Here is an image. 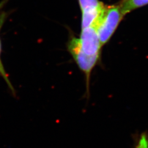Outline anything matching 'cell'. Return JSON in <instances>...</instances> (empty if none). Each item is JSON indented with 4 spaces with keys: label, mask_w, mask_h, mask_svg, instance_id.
I'll list each match as a JSON object with an SVG mask.
<instances>
[{
    "label": "cell",
    "mask_w": 148,
    "mask_h": 148,
    "mask_svg": "<svg viewBox=\"0 0 148 148\" xmlns=\"http://www.w3.org/2000/svg\"><path fill=\"white\" fill-rule=\"evenodd\" d=\"M67 48L71 56L79 66L80 70L85 74L87 93H89L90 77L91 73L100 60L101 57H91L86 54L82 50L79 38L72 36L67 43Z\"/></svg>",
    "instance_id": "7a4b0ae2"
},
{
    "label": "cell",
    "mask_w": 148,
    "mask_h": 148,
    "mask_svg": "<svg viewBox=\"0 0 148 148\" xmlns=\"http://www.w3.org/2000/svg\"><path fill=\"white\" fill-rule=\"evenodd\" d=\"M79 41L81 48L86 54L91 57H101L102 45L95 25L82 29Z\"/></svg>",
    "instance_id": "3957f363"
},
{
    "label": "cell",
    "mask_w": 148,
    "mask_h": 148,
    "mask_svg": "<svg viewBox=\"0 0 148 148\" xmlns=\"http://www.w3.org/2000/svg\"><path fill=\"white\" fill-rule=\"evenodd\" d=\"M136 148H148V136L146 133L142 134Z\"/></svg>",
    "instance_id": "52a82bcc"
},
{
    "label": "cell",
    "mask_w": 148,
    "mask_h": 148,
    "mask_svg": "<svg viewBox=\"0 0 148 148\" xmlns=\"http://www.w3.org/2000/svg\"><path fill=\"white\" fill-rule=\"evenodd\" d=\"M123 16L120 5H105L95 24L102 46L109 41Z\"/></svg>",
    "instance_id": "6da1fadb"
},
{
    "label": "cell",
    "mask_w": 148,
    "mask_h": 148,
    "mask_svg": "<svg viewBox=\"0 0 148 148\" xmlns=\"http://www.w3.org/2000/svg\"><path fill=\"white\" fill-rule=\"evenodd\" d=\"M7 17V14L5 12L1 13V14H0V32L1 30L2 27L5 23V21ZM1 52H2V43H1V40L0 38V75L5 81L7 85H8L10 90H11L12 93L15 95L16 92H15L14 88L11 84V81L8 78V74L6 73L4 66L2 63V61L1 59Z\"/></svg>",
    "instance_id": "5b68a950"
},
{
    "label": "cell",
    "mask_w": 148,
    "mask_h": 148,
    "mask_svg": "<svg viewBox=\"0 0 148 148\" xmlns=\"http://www.w3.org/2000/svg\"><path fill=\"white\" fill-rule=\"evenodd\" d=\"M9 0H2L0 2V11L5 5V4L8 2Z\"/></svg>",
    "instance_id": "ba28073f"
},
{
    "label": "cell",
    "mask_w": 148,
    "mask_h": 148,
    "mask_svg": "<svg viewBox=\"0 0 148 148\" xmlns=\"http://www.w3.org/2000/svg\"><path fill=\"white\" fill-rule=\"evenodd\" d=\"M148 5V0H122L120 5L122 14L125 16L138 8Z\"/></svg>",
    "instance_id": "8992f818"
},
{
    "label": "cell",
    "mask_w": 148,
    "mask_h": 148,
    "mask_svg": "<svg viewBox=\"0 0 148 148\" xmlns=\"http://www.w3.org/2000/svg\"><path fill=\"white\" fill-rule=\"evenodd\" d=\"M79 2L82 12V29L95 25L105 5L99 0H79Z\"/></svg>",
    "instance_id": "277c9868"
}]
</instances>
